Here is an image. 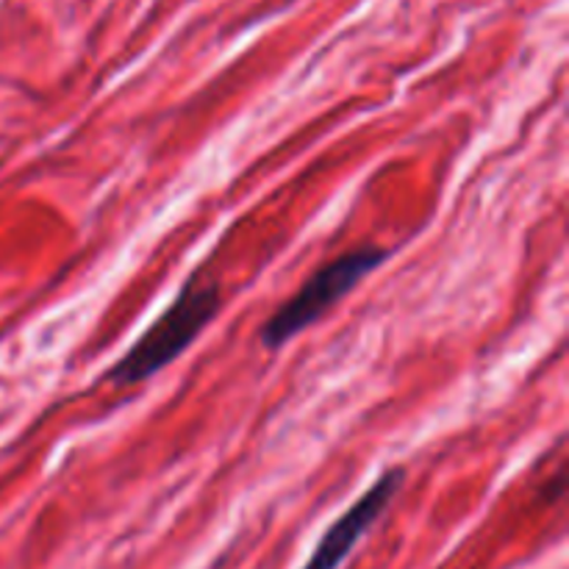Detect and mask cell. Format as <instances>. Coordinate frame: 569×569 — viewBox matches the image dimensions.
Instances as JSON below:
<instances>
[{"instance_id":"6da1fadb","label":"cell","mask_w":569,"mask_h":569,"mask_svg":"<svg viewBox=\"0 0 569 569\" xmlns=\"http://www.w3.org/2000/svg\"><path fill=\"white\" fill-rule=\"evenodd\" d=\"M220 311V287L214 281L189 278L164 315L128 348V353L109 370L117 387H133L178 359Z\"/></svg>"},{"instance_id":"7a4b0ae2","label":"cell","mask_w":569,"mask_h":569,"mask_svg":"<svg viewBox=\"0 0 569 569\" xmlns=\"http://www.w3.org/2000/svg\"><path fill=\"white\" fill-rule=\"evenodd\" d=\"M389 259L387 248H378V244H365L359 250H350V253L339 256L331 264L320 267L309 281L300 287V292L292 300L281 306L270 320L261 328V345L267 350H281L283 345L292 342L298 333H303L306 328L315 326L328 309L339 303L348 292H353L361 283V278L370 276L372 270L383 264Z\"/></svg>"},{"instance_id":"3957f363","label":"cell","mask_w":569,"mask_h":569,"mask_svg":"<svg viewBox=\"0 0 569 569\" xmlns=\"http://www.w3.org/2000/svg\"><path fill=\"white\" fill-rule=\"evenodd\" d=\"M406 481L403 467H392L383 472L326 533H322L320 545L315 548L311 559L306 561L303 569H339L342 561L353 553L356 545L361 542L367 531L378 522V517L389 509L395 495L400 492Z\"/></svg>"}]
</instances>
